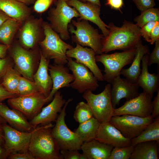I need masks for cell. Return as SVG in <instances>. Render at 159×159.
<instances>
[{"mask_svg":"<svg viewBox=\"0 0 159 159\" xmlns=\"http://www.w3.org/2000/svg\"><path fill=\"white\" fill-rule=\"evenodd\" d=\"M22 23L11 18L5 21L0 26V42L10 46L15 34Z\"/></svg>","mask_w":159,"mask_h":159,"instance_id":"30","label":"cell"},{"mask_svg":"<svg viewBox=\"0 0 159 159\" xmlns=\"http://www.w3.org/2000/svg\"><path fill=\"white\" fill-rule=\"evenodd\" d=\"M67 4L72 6L78 12L80 20L89 21L97 25L101 30L104 37L109 33L108 26L101 19V6L89 2H84L80 0H67Z\"/></svg>","mask_w":159,"mask_h":159,"instance_id":"15","label":"cell"},{"mask_svg":"<svg viewBox=\"0 0 159 159\" xmlns=\"http://www.w3.org/2000/svg\"><path fill=\"white\" fill-rule=\"evenodd\" d=\"M140 15L135 17L134 21L135 24L141 28L147 23L153 21H159V9L150 8L141 11Z\"/></svg>","mask_w":159,"mask_h":159,"instance_id":"34","label":"cell"},{"mask_svg":"<svg viewBox=\"0 0 159 159\" xmlns=\"http://www.w3.org/2000/svg\"><path fill=\"white\" fill-rule=\"evenodd\" d=\"M134 147L131 145L125 147L113 148L108 159H129Z\"/></svg>","mask_w":159,"mask_h":159,"instance_id":"36","label":"cell"},{"mask_svg":"<svg viewBox=\"0 0 159 159\" xmlns=\"http://www.w3.org/2000/svg\"><path fill=\"white\" fill-rule=\"evenodd\" d=\"M4 133L3 124L0 122V145L4 146Z\"/></svg>","mask_w":159,"mask_h":159,"instance_id":"51","label":"cell"},{"mask_svg":"<svg viewBox=\"0 0 159 159\" xmlns=\"http://www.w3.org/2000/svg\"><path fill=\"white\" fill-rule=\"evenodd\" d=\"M157 92V95L152 101L153 111L151 115L153 119L159 117V90Z\"/></svg>","mask_w":159,"mask_h":159,"instance_id":"43","label":"cell"},{"mask_svg":"<svg viewBox=\"0 0 159 159\" xmlns=\"http://www.w3.org/2000/svg\"><path fill=\"white\" fill-rule=\"evenodd\" d=\"M27 5L34 3L36 0H15Z\"/></svg>","mask_w":159,"mask_h":159,"instance_id":"52","label":"cell"},{"mask_svg":"<svg viewBox=\"0 0 159 159\" xmlns=\"http://www.w3.org/2000/svg\"><path fill=\"white\" fill-rule=\"evenodd\" d=\"M149 54H145L141 63L142 69L137 83L145 92L153 97V93L159 90V75L148 71Z\"/></svg>","mask_w":159,"mask_h":159,"instance_id":"22","label":"cell"},{"mask_svg":"<svg viewBox=\"0 0 159 159\" xmlns=\"http://www.w3.org/2000/svg\"><path fill=\"white\" fill-rule=\"evenodd\" d=\"M159 143L155 141L139 143L136 145L130 159H158Z\"/></svg>","mask_w":159,"mask_h":159,"instance_id":"28","label":"cell"},{"mask_svg":"<svg viewBox=\"0 0 159 159\" xmlns=\"http://www.w3.org/2000/svg\"><path fill=\"white\" fill-rule=\"evenodd\" d=\"M39 66L35 74L33 75L34 82L40 89L41 92L47 97L52 88V82L48 73L49 60L46 59L40 51Z\"/></svg>","mask_w":159,"mask_h":159,"instance_id":"24","label":"cell"},{"mask_svg":"<svg viewBox=\"0 0 159 159\" xmlns=\"http://www.w3.org/2000/svg\"><path fill=\"white\" fill-rule=\"evenodd\" d=\"M47 97L41 92L8 99L9 105L22 113L26 118L32 119L41 111L47 102Z\"/></svg>","mask_w":159,"mask_h":159,"instance_id":"11","label":"cell"},{"mask_svg":"<svg viewBox=\"0 0 159 159\" xmlns=\"http://www.w3.org/2000/svg\"><path fill=\"white\" fill-rule=\"evenodd\" d=\"M54 96L52 101L31 119L30 123L33 129L38 125H45L56 120L66 101L59 90Z\"/></svg>","mask_w":159,"mask_h":159,"instance_id":"16","label":"cell"},{"mask_svg":"<svg viewBox=\"0 0 159 159\" xmlns=\"http://www.w3.org/2000/svg\"><path fill=\"white\" fill-rule=\"evenodd\" d=\"M48 70L52 82V89L47 97V102L53 98L55 93L60 89L70 87L74 80L73 75L69 73V69L64 65L55 64L49 65Z\"/></svg>","mask_w":159,"mask_h":159,"instance_id":"21","label":"cell"},{"mask_svg":"<svg viewBox=\"0 0 159 159\" xmlns=\"http://www.w3.org/2000/svg\"><path fill=\"white\" fill-rule=\"evenodd\" d=\"M114 147L95 139L83 142L81 149L87 159H108Z\"/></svg>","mask_w":159,"mask_h":159,"instance_id":"27","label":"cell"},{"mask_svg":"<svg viewBox=\"0 0 159 159\" xmlns=\"http://www.w3.org/2000/svg\"><path fill=\"white\" fill-rule=\"evenodd\" d=\"M135 50L136 48L110 54H97L96 62L101 63L104 66V80L111 84L115 78L120 76L122 68L132 62Z\"/></svg>","mask_w":159,"mask_h":159,"instance_id":"8","label":"cell"},{"mask_svg":"<svg viewBox=\"0 0 159 159\" xmlns=\"http://www.w3.org/2000/svg\"><path fill=\"white\" fill-rule=\"evenodd\" d=\"M60 153L64 159H87L83 153H80L77 150H62Z\"/></svg>","mask_w":159,"mask_h":159,"instance_id":"38","label":"cell"},{"mask_svg":"<svg viewBox=\"0 0 159 159\" xmlns=\"http://www.w3.org/2000/svg\"><path fill=\"white\" fill-rule=\"evenodd\" d=\"M152 98L143 92L137 97L126 101L120 107L115 108L113 116L129 115L142 117L150 116L153 111Z\"/></svg>","mask_w":159,"mask_h":159,"instance_id":"12","label":"cell"},{"mask_svg":"<svg viewBox=\"0 0 159 159\" xmlns=\"http://www.w3.org/2000/svg\"><path fill=\"white\" fill-rule=\"evenodd\" d=\"M66 0H57L56 6L50 10L48 17L51 27L63 40L70 38L68 26L72 19L80 17L78 12L69 6Z\"/></svg>","mask_w":159,"mask_h":159,"instance_id":"6","label":"cell"},{"mask_svg":"<svg viewBox=\"0 0 159 159\" xmlns=\"http://www.w3.org/2000/svg\"><path fill=\"white\" fill-rule=\"evenodd\" d=\"M3 126L4 139V147L8 155L13 153L29 151L34 129L31 131H23L16 129L6 123L3 124Z\"/></svg>","mask_w":159,"mask_h":159,"instance_id":"13","label":"cell"},{"mask_svg":"<svg viewBox=\"0 0 159 159\" xmlns=\"http://www.w3.org/2000/svg\"><path fill=\"white\" fill-rule=\"evenodd\" d=\"M38 92H41V90L34 82L20 76L17 88V96H26Z\"/></svg>","mask_w":159,"mask_h":159,"instance_id":"33","label":"cell"},{"mask_svg":"<svg viewBox=\"0 0 159 159\" xmlns=\"http://www.w3.org/2000/svg\"><path fill=\"white\" fill-rule=\"evenodd\" d=\"M20 76V74L16 69L10 65L3 77L1 84L8 92L16 95Z\"/></svg>","mask_w":159,"mask_h":159,"instance_id":"32","label":"cell"},{"mask_svg":"<svg viewBox=\"0 0 159 159\" xmlns=\"http://www.w3.org/2000/svg\"><path fill=\"white\" fill-rule=\"evenodd\" d=\"M10 46L4 44H0V58H4L6 56Z\"/></svg>","mask_w":159,"mask_h":159,"instance_id":"48","label":"cell"},{"mask_svg":"<svg viewBox=\"0 0 159 159\" xmlns=\"http://www.w3.org/2000/svg\"><path fill=\"white\" fill-rule=\"evenodd\" d=\"M159 39V22H158L152 29L150 35V43L153 44Z\"/></svg>","mask_w":159,"mask_h":159,"instance_id":"47","label":"cell"},{"mask_svg":"<svg viewBox=\"0 0 159 159\" xmlns=\"http://www.w3.org/2000/svg\"><path fill=\"white\" fill-rule=\"evenodd\" d=\"M83 2L85 1L87 2H89L92 3L93 4H96L100 6L101 7V4L100 0H81Z\"/></svg>","mask_w":159,"mask_h":159,"instance_id":"53","label":"cell"},{"mask_svg":"<svg viewBox=\"0 0 159 159\" xmlns=\"http://www.w3.org/2000/svg\"><path fill=\"white\" fill-rule=\"evenodd\" d=\"M10 65V60L9 58L6 57L4 58H0V80L2 79L7 69Z\"/></svg>","mask_w":159,"mask_h":159,"instance_id":"44","label":"cell"},{"mask_svg":"<svg viewBox=\"0 0 159 159\" xmlns=\"http://www.w3.org/2000/svg\"><path fill=\"white\" fill-rule=\"evenodd\" d=\"M0 122L2 124L6 123V122L0 116Z\"/></svg>","mask_w":159,"mask_h":159,"instance_id":"54","label":"cell"},{"mask_svg":"<svg viewBox=\"0 0 159 159\" xmlns=\"http://www.w3.org/2000/svg\"><path fill=\"white\" fill-rule=\"evenodd\" d=\"M72 100L73 99L70 98L66 101L55 121V125L52 129V135L60 150H79L83 143L74 132L72 131L68 128L65 123L66 107Z\"/></svg>","mask_w":159,"mask_h":159,"instance_id":"7","label":"cell"},{"mask_svg":"<svg viewBox=\"0 0 159 159\" xmlns=\"http://www.w3.org/2000/svg\"><path fill=\"white\" fill-rule=\"evenodd\" d=\"M57 0H36L34 3V10L38 13H42L47 10Z\"/></svg>","mask_w":159,"mask_h":159,"instance_id":"37","label":"cell"},{"mask_svg":"<svg viewBox=\"0 0 159 159\" xmlns=\"http://www.w3.org/2000/svg\"><path fill=\"white\" fill-rule=\"evenodd\" d=\"M8 155L4 147L0 145V159L7 158Z\"/></svg>","mask_w":159,"mask_h":159,"instance_id":"49","label":"cell"},{"mask_svg":"<svg viewBox=\"0 0 159 159\" xmlns=\"http://www.w3.org/2000/svg\"><path fill=\"white\" fill-rule=\"evenodd\" d=\"M10 17L0 9V26Z\"/></svg>","mask_w":159,"mask_h":159,"instance_id":"50","label":"cell"},{"mask_svg":"<svg viewBox=\"0 0 159 159\" xmlns=\"http://www.w3.org/2000/svg\"><path fill=\"white\" fill-rule=\"evenodd\" d=\"M71 22L68 25V29L72 41L82 47H90L97 54H102L103 34H100L98 30L92 26L88 21L77 19V21L72 20Z\"/></svg>","mask_w":159,"mask_h":159,"instance_id":"4","label":"cell"},{"mask_svg":"<svg viewBox=\"0 0 159 159\" xmlns=\"http://www.w3.org/2000/svg\"><path fill=\"white\" fill-rule=\"evenodd\" d=\"M155 47L152 52L149 54V66L154 64H157L159 68V39L155 42Z\"/></svg>","mask_w":159,"mask_h":159,"instance_id":"40","label":"cell"},{"mask_svg":"<svg viewBox=\"0 0 159 159\" xmlns=\"http://www.w3.org/2000/svg\"><path fill=\"white\" fill-rule=\"evenodd\" d=\"M11 54L16 70L23 77L32 81L34 69L33 54L21 45L16 44L12 48Z\"/></svg>","mask_w":159,"mask_h":159,"instance_id":"19","label":"cell"},{"mask_svg":"<svg viewBox=\"0 0 159 159\" xmlns=\"http://www.w3.org/2000/svg\"><path fill=\"white\" fill-rule=\"evenodd\" d=\"M66 54L67 57L75 59L77 62L87 67L98 80L104 81L101 71L96 64L97 54L92 49L84 47L77 44L75 47L67 51Z\"/></svg>","mask_w":159,"mask_h":159,"instance_id":"17","label":"cell"},{"mask_svg":"<svg viewBox=\"0 0 159 159\" xmlns=\"http://www.w3.org/2000/svg\"><path fill=\"white\" fill-rule=\"evenodd\" d=\"M42 27L44 36L39 43L42 55L47 59H54L55 64H67L66 52L72 48L73 46L64 42L49 24L43 21Z\"/></svg>","mask_w":159,"mask_h":159,"instance_id":"3","label":"cell"},{"mask_svg":"<svg viewBox=\"0 0 159 159\" xmlns=\"http://www.w3.org/2000/svg\"><path fill=\"white\" fill-rule=\"evenodd\" d=\"M111 84L105 85L100 93L95 94L87 90L83 93V98L86 100L92 112L93 117L100 123L109 122L113 116L114 108L111 98Z\"/></svg>","mask_w":159,"mask_h":159,"instance_id":"5","label":"cell"},{"mask_svg":"<svg viewBox=\"0 0 159 159\" xmlns=\"http://www.w3.org/2000/svg\"><path fill=\"white\" fill-rule=\"evenodd\" d=\"M16 96V94L8 92L1 84H0V102L7 99L15 97Z\"/></svg>","mask_w":159,"mask_h":159,"instance_id":"46","label":"cell"},{"mask_svg":"<svg viewBox=\"0 0 159 159\" xmlns=\"http://www.w3.org/2000/svg\"><path fill=\"white\" fill-rule=\"evenodd\" d=\"M132 1L141 12L153 8L156 5L154 0H132Z\"/></svg>","mask_w":159,"mask_h":159,"instance_id":"41","label":"cell"},{"mask_svg":"<svg viewBox=\"0 0 159 159\" xmlns=\"http://www.w3.org/2000/svg\"><path fill=\"white\" fill-rule=\"evenodd\" d=\"M150 141L159 143V117L154 119L138 136L131 139V145L135 146L139 143Z\"/></svg>","mask_w":159,"mask_h":159,"instance_id":"31","label":"cell"},{"mask_svg":"<svg viewBox=\"0 0 159 159\" xmlns=\"http://www.w3.org/2000/svg\"><path fill=\"white\" fill-rule=\"evenodd\" d=\"M93 117L92 111L87 103L81 102L77 104L73 115L74 118L77 122L80 123Z\"/></svg>","mask_w":159,"mask_h":159,"instance_id":"35","label":"cell"},{"mask_svg":"<svg viewBox=\"0 0 159 159\" xmlns=\"http://www.w3.org/2000/svg\"><path fill=\"white\" fill-rule=\"evenodd\" d=\"M0 116L9 125L21 131L29 132L33 129L27 118L21 112L9 108L0 102Z\"/></svg>","mask_w":159,"mask_h":159,"instance_id":"23","label":"cell"},{"mask_svg":"<svg viewBox=\"0 0 159 159\" xmlns=\"http://www.w3.org/2000/svg\"><path fill=\"white\" fill-rule=\"evenodd\" d=\"M43 20L28 18L21 25L19 33L18 39L21 45L26 49L33 48L44 37L42 27Z\"/></svg>","mask_w":159,"mask_h":159,"instance_id":"14","label":"cell"},{"mask_svg":"<svg viewBox=\"0 0 159 159\" xmlns=\"http://www.w3.org/2000/svg\"><path fill=\"white\" fill-rule=\"evenodd\" d=\"M54 126L51 123L34 129L28 150L35 159H63L52 134Z\"/></svg>","mask_w":159,"mask_h":159,"instance_id":"2","label":"cell"},{"mask_svg":"<svg viewBox=\"0 0 159 159\" xmlns=\"http://www.w3.org/2000/svg\"><path fill=\"white\" fill-rule=\"evenodd\" d=\"M105 5L112 9L120 10L124 5L123 0H106Z\"/></svg>","mask_w":159,"mask_h":159,"instance_id":"45","label":"cell"},{"mask_svg":"<svg viewBox=\"0 0 159 159\" xmlns=\"http://www.w3.org/2000/svg\"><path fill=\"white\" fill-rule=\"evenodd\" d=\"M67 60L68 67L74 78L70 87L80 93L87 90L94 91L99 87L97 79L87 67L71 58L67 57Z\"/></svg>","mask_w":159,"mask_h":159,"instance_id":"10","label":"cell"},{"mask_svg":"<svg viewBox=\"0 0 159 159\" xmlns=\"http://www.w3.org/2000/svg\"><path fill=\"white\" fill-rule=\"evenodd\" d=\"M108 26L109 33L102 41V53L116 50L125 51L135 49L141 40L140 28L132 22L125 20L120 27L112 23Z\"/></svg>","mask_w":159,"mask_h":159,"instance_id":"1","label":"cell"},{"mask_svg":"<svg viewBox=\"0 0 159 159\" xmlns=\"http://www.w3.org/2000/svg\"><path fill=\"white\" fill-rule=\"evenodd\" d=\"M95 140L111 145L114 148L125 147L131 145V139L125 137L109 122L100 123Z\"/></svg>","mask_w":159,"mask_h":159,"instance_id":"20","label":"cell"},{"mask_svg":"<svg viewBox=\"0 0 159 159\" xmlns=\"http://www.w3.org/2000/svg\"><path fill=\"white\" fill-rule=\"evenodd\" d=\"M149 47L144 45L141 40L138 43L135 50V56L130 66L128 68L122 69L121 75L125 77L128 81L133 83H137L138 77L141 73L140 66L144 55L149 54Z\"/></svg>","mask_w":159,"mask_h":159,"instance_id":"25","label":"cell"},{"mask_svg":"<svg viewBox=\"0 0 159 159\" xmlns=\"http://www.w3.org/2000/svg\"><path fill=\"white\" fill-rule=\"evenodd\" d=\"M9 159H35L32 154L29 151L16 153L10 154L7 158Z\"/></svg>","mask_w":159,"mask_h":159,"instance_id":"42","label":"cell"},{"mask_svg":"<svg viewBox=\"0 0 159 159\" xmlns=\"http://www.w3.org/2000/svg\"><path fill=\"white\" fill-rule=\"evenodd\" d=\"M159 21L149 22L140 28V31L142 37L148 42H150L151 31L155 25Z\"/></svg>","mask_w":159,"mask_h":159,"instance_id":"39","label":"cell"},{"mask_svg":"<svg viewBox=\"0 0 159 159\" xmlns=\"http://www.w3.org/2000/svg\"><path fill=\"white\" fill-rule=\"evenodd\" d=\"M0 9L10 18L23 23L31 14L27 5L15 0H0Z\"/></svg>","mask_w":159,"mask_h":159,"instance_id":"26","label":"cell"},{"mask_svg":"<svg viewBox=\"0 0 159 159\" xmlns=\"http://www.w3.org/2000/svg\"><path fill=\"white\" fill-rule=\"evenodd\" d=\"M111 94L112 106L115 109L121 99L125 98L127 101L134 98L140 94V87L137 83H132L120 76L115 78L111 84Z\"/></svg>","mask_w":159,"mask_h":159,"instance_id":"18","label":"cell"},{"mask_svg":"<svg viewBox=\"0 0 159 159\" xmlns=\"http://www.w3.org/2000/svg\"><path fill=\"white\" fill-rule=\"evenodd\" d=\"M100 123L94 117L79 123L74 132L83 142H88L96 138Z\"/></svg>","mask_w":159,"mask_h":159,"instance_id":"29","label":"cell"},{"mask_svg":"<svg viewBox=\"0 0 159 159\" xmlns=\"http://www.w3.org/2000/svg\"><path fill=\"white\" fill-rule=\"evenodd\" d=\"M151 115L142 117L129 115L113 116L109 122L130 139L138 136L154 120Z\"/></svg>","mask_w":159,"mask_h":159,"instance_id":"9","label":"cell"}]
</instances>
